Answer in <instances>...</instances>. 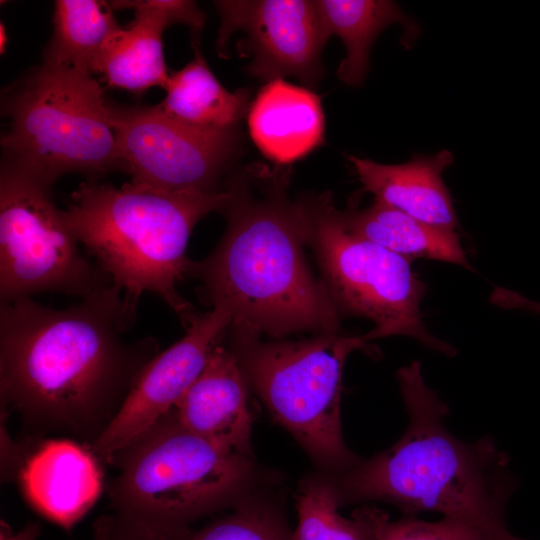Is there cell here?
Here are the masks:
<instances>
[{"label": "cell", "mask_w": 540, "mask_h": 540, "mask_svg": "<svg viewBox=\"0 0 540 540\" xmlns=\"http://www.w3.org/2000/svg\"><path fill=\"white\" fill-rule=\"evenodd\" d=\"M135 318L113 284L62 309L0 303V406L19 416L24 440L97 441L159 353L156 338L124 339Z\"/></svg>", "instance_id": "obj_1"}, {"label": "cell", "mask_w": 540, "mask_h": 540, "mask_svg": "<svg viewBox=\"0 0 540 540\" xmlns=\"http://www.w3.org/2000/svg\"><path fill=\"white\" fill-rule=\"evenodd\" d=\"M291 174L263 163L230 173L219 211L226 230L205 259L190 262L202 301L231 312L230 332L282 339L340 331L341 316L305 258L308 197L289 196Z\"/></svg>", "instance_id": "obj_2"}, {"label": "cell", "mask_w": 540, "mask_h": 540, "mask_svg": "<svg viewBox=\"0 0 540 540\" xmlns=\"http://www.w3.org/2000/svg\"><path fill=\"white\" fill-rule=\"evenodd\" d=\"M408 414L403 435L352 468L329 475L339 505L381 501L404 515L437 512L463 522L483 540H528L507 525V505L518 481L495 439L461 440L444 425L449 407L413 360L397 372Z\"/></svg>", "instance_id": "obj_3"}, {"label": "cell", "mask_w": 540, "mask_h": 540, "mask_svg": "<svg viewBox=\"0 0 540 540\" xmlns=\"http://www.w3.org/2000/svg\"><path fill=\"white\" fill-rule=\"evenodd\" d=\"M228 198L225 186L217 191L169 192L92 180L72 192L61 212L77 241L124 292L133 312L144 292L154 293L186 328L199 314L176 288L191 262L186 255L189 237L196 223L219 212Z\"/></svg>", "instance_id": "obj_4"}, {"label": "cell", "mask_w": 540, "mask_h": 540, "mask_svg": "<svg viewBox=\"0 0 540 540\" xmlns=\"http://www.w3.org/2000/svg\"><path fill=\"white\" fill-rule=\"evenodd\" d=\"M107 487L114 515L177 534L195 520L233 508L253 487L252 456L190 432L175 409L113 454Z\"/></svg>", "instance_id": "obj_5"}, {"label": "cell", "mask_w": 540, "mask_h": 540, "mask_svg": "<svg viewBox=\"0 0 540 540\" xmlns=\"http://www.w3.org/2000/svg\"><path fill=\"white\" fill-rule=\"evenodd\" d=\"M2 114L8 119L2 160L52 186L69 173L126 172L108 99L90 73L42 62L6 92Z\"/></svg>", "instance_id": "obj_6"}, {"label": "cell", "mask_w": 540, "mask_h": 540, "mask_svg": "<svg viewBox=\"0 0 540 540\" xmlns=\"http://www.w3.org/2000/svg\"><path fill=\"white\" fill-rule=\"evenodd\" d=\"M227 333L247 385L327 475L340 474L362 460L345 444L341 424L344 364L351 352L366 345L362 335L339 331L262 341Z\"/></svg>", "instance_id": "obj_7"}, {"label": "cell", "mask_w": 540, "mask_h": 540, "mask_svg": "<svg viewBox=\"0 0 540 540\" xmlns=\"http://www.w3.org/2000/svg\"><path fill=\"white\" fill-rule=\"evenodd\" d=\"M307 196L306 241L317 258L321 281L340 316L374 323L362 335L364 342L403 335L455 356L456 349L425 326L420 305L427 285L412 271L411 261L348 233L330 192Z\"/></svg>", "instance_id": "obj_8"}, {"label": "cell", "mask_w": 540, "mask_h": 540, "mask_svg": "<svg viewBox=\"0 0 540 540\" xmlns=\"http://www.w3.org/2000/svg\"><path fill=\"white\" fill-rule=\"evenodd\" d=\"M52 185L2 160L0 303L62 293L85 298L112 284L87 260L52 197Z\"/></svg>", "instance_id": "obj_9"}, {"label": "cell", "mask_w": 540, "mask_h": 540, "mask_svg": "<svg viewBox=\"0 0 540 540\" xmlns=\"http://www.w3.org/2000/svg\"><path fill=\"white\" fill-rule=\"evenodd\" d=\"M108 110L131 183L169 192L223 189L242 148L238 128L195 127L158 105L126 106L108 100Z\"/></svg>", "instance_id": "obj_10"}, {"label": "cell", "mask_w": 540, "mask_h": 540, "mask_svg": "<svg viewBox=\"0 0 540 540\" xmlns=\"http://www.w3.org/2000/svg\"><path fill=\"white\" fill-rule=\"evenodd\" d=\"M216 48L226 58L230 39L244 33L241 52L251 56L247 73L268 83L295 77L315 88L324 75L323 37L315 2L308 0H221Z\"/></svg>", "instance_id": "obj_11"}, {"label": "cell", "mask_w": 540, "mask_h": 540, "mask_svg": "<svg viewBox=\"0 0 540 540\" xmlns=\"http://www.w3.org/2000/svg\"><path fill=\"white\" fill-rule=\"evenodd\" d=\"M231 322L232 314L224 307L199 313L179 341L144 367L116 416L89 447L102 464H108L115 452L176 407Z\"/></svg>", "instance_id": "obj_12"}, {"label": "cell", "mask_w": 540, "mask_h": 540, "mask_svg": "<svg viewBox=\"0 0 540 540\" xmlns=\"http://www.w3.org/2000/svg\"><path fill=\"white\" fill-rule=\"evenodd\" d=\"M23 442L26 456L16 480L25 500L40 515L70 530L102 492V463L73 438Z\"/></svg>", "instance_id": "obj_13"}, {"label": "cell", "mask_w": 540, "mask_h": 540, "mask_svg": "<svg viewBox=\"0 0 540 540\" xmlns=\"http://www.w3.org/2000/svg\"><path fill=\"white\" fill-rule=\"evenodd\" d=\"M221 341L174 409L190 432L228 451L252 456L248 385L236 356Z\"/></svg>", "instance_id": "obj_14"}, {"label": "cell", "mask_w": 540, "mask_h": 540, "mask_svg": "<svg viewBox=\"0 0 540 540\" xmlns=\"http://www.w3.org/2000/svg\"><path fill=\"white\" fill-rule=\"evenodd\" d=\"M249 134L259 151L278 166H289L325 141V116L318 95L276 79L258 92L247 114Z\"/></svg>", "instance_id": "obj_15"}, {"label": "cell", "mask_w": 540, "mask_h": 540, "mask_svg": "<svg viewBox=\"0 0 540 540\" xmlns=\"http://www.w3.org/2000/svg\"><path fill=\"white\" fill-rule=\"evenodd\" d=\"M364 192L429 225L455 230L458 218L442 173L453 163L443 149L435 155L416 156L402 164H381L347 155Z\"/></svg>", "instance_id": "obj_16"}, {"label": "cell", "mask_w": 540, "mask_h": 540, "mask_svg": "<svg viewBox=\"0 0 540 540\" xmlns=\"http://www.w3.org/2000/svg\"><path fill=\"white\" fill-rule=\"evenodd\" d=\"M113 10L131 9L134 19L113 32L93 67L111 88L141 94L151 87L165 89L170 73L165 62L162 37L169 27L146 0L109 2Z\"/></svg>", "instance_id": "obj_17"}, {"label": "cell", "mask_w": 540, "mask_h": 540, "mask_svg": "<svg viewBox=\"0 0 540 540\" xmlns=\"http://www.w3.org/2000/svg\"><path fill=\"white\" fill-rule=\"evenodd\" d=\"M337 216L348 233L409 261L436 260L473 270L455 230L429 225L376 199L365 209L337 210Z\"/></svg>", "instance_id": "obj_18"}, {"label": "cell", "mask_w": 540, "mask_h": 540, "mask_svg": "<svg viewBox=\"0 0 540 540\" xmlns=\"http://www.w3.org/2000/svg\"><path fill=\"white\" fill-rule=\"evenodd\" d=\"M325 41L338 36L346 56L337 69L344 84L358 87L369 68L371 47L378 35L389 25L400 23L405 29V45L417 36L418 26L393 1L385 0H318L314 1Z\"/></svg>", "instance_id": "obj_19"}, {"label": "cell", "mask_w": 540, "mask_h": 540, "mask_svg": "<svg viewBox=\"0 0 540 540\" xmlns=\"http://www.w3.org/2000/svg\"><path fill=\"white\" fill-rule=\"evenodd\" d=\"M192 46L194 59L170 73L166 96L158 106L169 116L195 127L238 128L251 105L249 90L228 91L211 72L199 44Z\"/></svg>", "instance_id": "obj_20"}, {"label": "cell", "mask_w": 540, "mask_h": 540, "mask_svg": "<svg viewBox=\"0 0 540 540\" xmlns=\"http://www.w3.org/2000/svg\"><path fill=\"white\" fill-rule=\"evenodd\" d=\"M113 11L110 3L105 1H55L54 29L44 50L43 63L93 75L103 45L121 27Z\"/></svg>", "instance_id": "obj_21"}, {"label": "cell", "mask_w": 540, "mask_h": 540, "mask_svg": "<svg viewBox=\"0 0 540 540\" xmlns=\"http://www.w3.org/2000/svg\"><path fill=\"white\" fill-rule=\"evenodd\" d=\"M335 487L329 475L304 479L296 494L297 526L292 540H375L382 512L362 505L350 518L339 514Z\"/></svg>", "instance_id": "obj_22"}, {"label": "cell", "mask_w": 540, "mask_h": 540, "mask_svg": "<svg viewBox=\"0 0 540 540\" xmlns=\"http://www.w3.org/2000/svg\"><path fill=\"white\" fill-rule=\"evenodd\" d=\"M175 540H292V531L277 511L245 498L231 513L177 533Z\"/></svg>", "instance_id": "obj_23"}, {"label": "cell", "mask_w": 540, "mask_h": 540, "mask_svg": "<svg viewBox=\"0 0 540 540\" xmlns=\"http://www.w3.org/2000/svg\"><path fill=\"white\" fill-rule=\"evenodd\" d=\"M375 540H483L467 524L443 517L440 521H424L416 516L404 515L390 521L383 510L378 518Z\"/></svg>", "instance_id": "obj_24"}, {"label": "cell", "mask_w": 540, "mask_h": 540, "mask_svg": "<svg viewBox=\"0 0 540 540\" xmlns=\"http://www.w3.org/2000/svg\"><path fill=\"white\" fill-rule=\"evenodd\" d=\"M108 540H175L168 534L147 525L110 515Z\"/></svg>", "instance_id": "obj_25"}, {"label": "cell", "mask_w": 540, "mask_h": 540, "mask_svg": "<svg viewBox=\"0 0 540 540\" xmlns=\"http://www.w3.org/2000/svg\"><path fill=\"white\" fill-rule=\"evenodd\" d=\"M490 302L504 309H520L540 314V302L528 299L520 293L503 287L494 288Z\"/></svg>", "instance_id": "obj_26"}, {"label": "cell", "mask_w": 540, "mask_h": 540, "mask_svg": "<svg viewBox=\"0 0 540 540\" xmlns=\"http://www.w3.org/2000/svg\"><path fill=\"white\" fill-rule=\"evenodd\" d=\"M41 533L38 522H30L20 531H13L4 520L0 521V540H36Z\"/></svg>", "instance_id": "obj_27"}, {"label": "cell", "mask_w": 540, "mask_h": 540, "mask_svg": "<svg viewBox=\"0 0 540 540\" xmlns=\"http://www.w3.org/2000/svg\"><path fill=\"white\" fill-rule=\"evenodd\" d=\"M110 515H103L96 519L93 525L92 540H108Z\"/></svg>", "instance_id": "obj_28"}, {"label": "cell", "mask_w": 540, "mask_h": 540, "mask_svg": "<svg viewBox=\"0 0 540 540\" xmlns=\"http://www.w3.org/2000/svg\"><path fill=\"white\" fill-rule=\"evenodd\" d=\"M6 45H7V34H6L5 27L3 26V24H1V26H0V47H1V53H4V52H5Z\"/></svg>", "instance_id": "obj_29"}]
</instances>
